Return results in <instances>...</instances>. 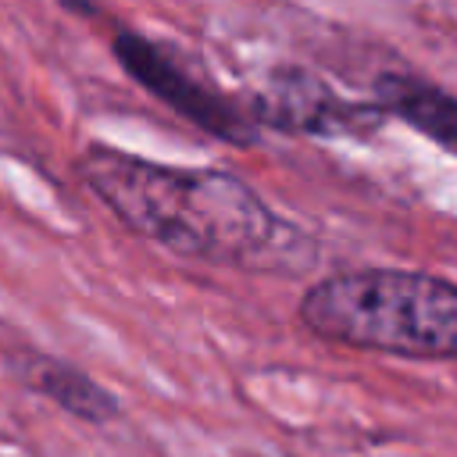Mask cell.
I'll return each mask as SVG.
<instances>
[{"mask_svg": "<svg viewBox=\"0 0 457 457\" xmlns=\"http://www.w3.org/2000/svg\"><path fill=\"white\" fill-rule=\"evenodd\" d=\"M79 175L132 232L179 257L239 271L307 264L311 243L232 171L161 164L96 143L79 157Z\"/></svg>", "mask_w": 457, "mask_h": 457, "instance_id": "cell-1", "label": "cell"}, {"mask_svg": "<svg viewBox=\"0 0 457 457\" xmlns=\"http://www.w3.org/2000/svg\"><path fill=\"white\" fill-rule=\"evenodd\" d=\"M300 321L325 343L411 361H457V282L428 271L328 275L300 296Z\"/></svg>", "mask_w": 457, "mask_h": 457, "instance_id": "cell-2", "label": "cell"}, {"mask_svg": "<svg viewBox=\"0 0 457 457\" xmlns=\"http://www.w3.org/2000/svg\"><path fill=\"white\" fill-rule=\"evenodd\" d=\"M114 57L143 89H150L161 104L179 111L186 121H193L207 136L232 146H250L257 139V121L250 111L221 96L207 79L193 75L175 54H168L154 39L125 29L114 36Z\"/></svg>", "mask_w": 457, "mask_h": 457, "instance_id": "cell-3", "label": "cell"}, {"mask_svg": "<svg viewBox=\"0 0 457 457\" xmlns=\"http://www.w3.org/2000/svg\"><path fill=\"white\" fill-rule=\"evenodd\" d=\"M250 114L257 125L300 136H368L386 121L375 100H346L303 68H278L257 93Z\"/></svg>", "mask_w": 457, "mask_h": 457, "instance_id": "cell-4", "label": "cell"}, {"mask_svg": "<svg viewBox=\"0 0 457 457\" xmlns=\"http://www.w3.org/2000/svg\"><path fill=\"white\" fill-rule=\"evenodd\" d=\"M375 104L386 118H400L436 146L457 154V96L418 75H382L375 82Z\"/></svg>", "mask_w": 457, "mask_h": 457, "instance_id": "cell-5", "label": "cell"}, {"mask_svg": "<svg viewBox=\"0 0 457 457\" xmlns=\"http://www.w3.org/2000/svg\"><path fill=\"white\" fill-rule=\"evenodd\" d=\"M21 378L43 393L50 403H57L61 411H68L71 418L79 421H89V425H107L114 414H118V400L96 382L89 378L86 371L64 364V361H54V357H39V353H29L21 361Z\"/></svg>", "mask_w": 457, "mask_h": 457, "instance_id": "cell-6", "label": "cell"}]
</instances>
